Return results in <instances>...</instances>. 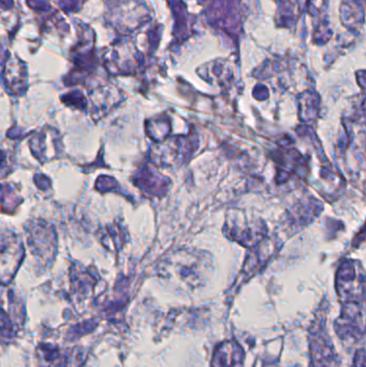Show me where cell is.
<instances>
[{"mask_svg": "<svg viewBox=\"0 0 366 367\" xmlns=\"http://www.w3.org/2000/svg\"><path fill=\"white\" fill-rule=\"evenodd\" d=\"M336 291L342 303H360L366 299V277L351 260L342 263L336 274Z\"/></svg>", "mask_w": 366, "mask_h": 367, "instance_id": "cell-1", "label": "cell"}, {"mask_svg": "<svg viewBox=\"0 0 366 367\" xmlns=\"http://www.w3.org/2000/svg\"><path fill=\"white\" fill-rule=\"evenodd\" d=\"M225 229L232 239L248 247L260 244L267 233V228L261 220L248 222L240 212L230 214Z\"/></svg>", "mask_w": 366, "mask_h": 367, "instance_id": "cell-2", "label": "cell"}, {"mask_svg": "<svg viewBox=\"0 0 366 367\" xmlns=\"http://www.w3.org/2000/svg\"><path fill=\"white\" fill-rule=\"evenodd\" d=\"M193 141L189 137H174L153 148L152 160L158 165H178L190 157Z\"/></svg>", "mask_w": 366, "mask_h": 367, "instance_id": "cell-3", "label": "cell"}, {"mask_svg": "<svg viewBox=\"0 0 366 367\" xmlns=\"http://www.w3.org/2000/svg\"><path fill=\"white\" fill-rule=\"evenodd\" d=\"M29 246L33 254L46 262L52 260L56 252V234L54 229L44 222L36 220L27 227Z\"/></svg>", "mask_w": 366, "mask_h": 367, "instance_id": "cell-4", "label": "cell"}, {"mask_svg": "<svg viewBox=\"0 0 366 367\" xmlns=\"http://www.w3.org/2000/svg\"><path fill=\"white\" fill-rule=\"evenodd\" d=\"M365 316L360 303H344L340 317L335 321L336 334L342 341L357 339L365 332Z\"/></svg>", "mask_w": 366, "mask_h": 367, "instance_id": "cell-5", "label": "cell"}, {"mask_svg": "<svg viewBox=\"0 0 366 367\" xmlns=\"http://www.w3.org/2000/svg\"><path fill=\"white\" fill-rule=\"evenodd\" d=\"M24 257V248L20 237L11 232L4 233L1 237V269L3 277L14 276Z\"/></svg>", "mask_w": 366, "mask_h": 367, "instance_id": "cell-6", "label": "cell"}, {"mask_svg": "<svg viewBox=\"0 0 366 367\" xmlns=\"http://www.w3.org/2000/svg\"><path fill=\"white\" fill-rule=\"evenodd\" d=\"M310 345L314 367H331L334 361V350L325 333L318 330L310 333Z\"/></svg>", "mask_w": 366, "mask_h": 367, "instance_id": "cell-7", "label": "cell"}, {"mask_svg": "<svg viewBox=\"0 0 366 367\" xmlns=\"http://www.w3.org/2000/svg\"><path fill=\"white\" fill-rule=\"evenodd\" d=\"M245 353L235 341H225L217 348L213 367H243Z\"/></svg>", "mask_w": 366, "mask_h": 367, "instance_id": "cell-8", "label": "cell"}, {"mask_svg": "<svg viewBox=\"0 0 366 367\" xmlns=\"http://www.w3.org/2000/svg\"><path fill=\"white\" fill-rule=\"evenodd\" d=\"M318 95L315 91H306L299 97L300 118L303 122L310 123L316 120L319 112Z\"/></svg>", "mask_w": 366, "mask_h": 367, "instance_id": "cell-9", "label": "cell"}, {"mask_svg": "<svg viewBox=\"0 0 366 367\" xmlns=\"http://www.w3.org/2000/svg\"><path fill=\"white\" fill-rule=\"evenodd\" d=\"M315 200L307 201V202L298 203L290 212V218L293 222L297 224H306L312 222L315 216L318 215L321 211V207H315Z\"/></svg>", "mask_w": 366, "mask_h": 367, "instance_id": "cell-10", "label": "cell"}, {"mask_svg": "<svg viewBox=\"0 0 366 367\" xmlns=\"http://www.w3.org/2000/svg\"><path fill=\"white\" fill-rule=\"evenodd\" d=\"M352 367H366V350L357 351Z\"/></svg>", "mask_w": 366, "mask_h": 367, "instance_id": "cell-11", "label": "cell"}, {"mask_svg": "<svg viewBox=\"0 0 366 367\" xmlns=\"http://www.w3.org/2000/svg\"><path fill=\"white\" fill-rule=\"evenodd\" d=\"M364 239H366V224L364 226L363 230L361 231V232L359 233V235H357V237H355V242L357 241V243H361L362 241H363Z\"/></svg>", "mask_w": 366, "mask_h": 367, "instance_id": "cell-12", "label": "cell"}]
</instances>
